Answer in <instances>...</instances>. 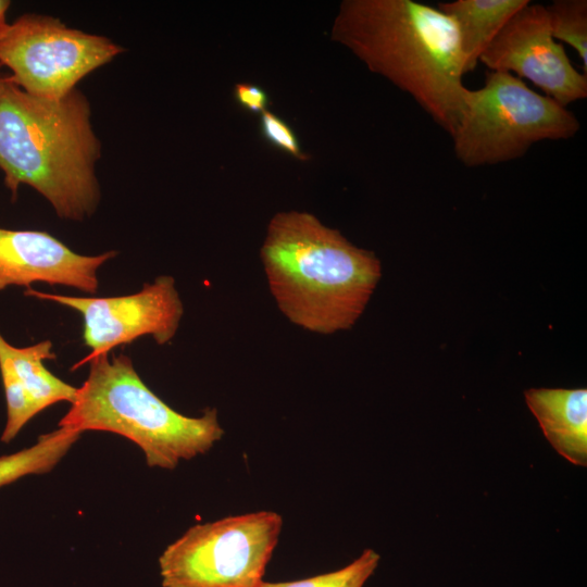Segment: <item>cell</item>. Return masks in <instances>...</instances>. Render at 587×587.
Returning <instances> with one entry per match:
<instances>
[{"instance_id":"obj_2","label":"cell","mask_w":587,"mask_h":587,"mask_svg":"<svg viewBox=\"0 0 587 587\" xmlns=\"http://www.w3.org/2000/svg\"><path fill=\"white\" fill-rule=\"evenodd\" d=\"M90 117L89 101L76 88L43 99L0 77V170L13 199L28 185L62 218L82 221L96 211L101 143Z\"/></svg>"},{"instance_id":"obj_7","label":"cell","mask_w":587,"mask_h":587,"mask_svg":"<svg viewBox=\"0 0 587 587\" xmlns=\"http://www.w3.org/2000/svg\"><path fill=\"white\" fill-rule=\"evenodd\" d=\"M124 49L111 39L70 28L60 20L27 13L8 24L0 35V65L25 92L61 99L86 75Z\"/></svg>"},{"instance_id":"obj_6","label":"cell","mask_w":587,"mask_h":587,"mask_svg":"<svg viewBox=\"0 0 587 587\" xmlns=\"http://www.w3.org/2000/svg\"><path fill=\"white\" fill-rule=\"evenodd\" d=\"M282 526L274 511L191 526L159 558L162 587H258Z\"/></svg>"},{"instance_id":"obj_15","label":"cell","mask_w":587,"mask_h":587,"mask_svg":"<svg viewBox=\"0 0 587 587\" xmlns=\"http://www.w3.org/2000/svg\"><path fill=\"white\" fill-rule=\"evenodd\" d=\"M546 11L552 37L577 52L587 75V1L554 0Z\"/></svg>"},{"instance_id":"obj_19","label":"cell","mask_w":587,"mask_h":587,"mask_svg":"<svg viewBox=\"0 0 587 587\" xmlns=\"http://www.w3.org/2000/svg\"><path fill=\"white\" fill-rule=\"evenodd\" d=\"M9 5H10L9 1L0 0V35L5 28V26L8 25V23L5 22V14L9 9Z\"/></svg>"},{"instance_id":"obj_12","label":"cell","mask_w":587,"mask_h":587,"mask_svg":"<svg viewBox=\"0 0 587 587\" xmlns=\"http://www.w3.org/2000/svg\"><path fill=\"white\" fill-rule=\"evenodd\" d=\"M528 409L554 450L578 466L587 465V389L530 388Z\"/></svg>"},{"instance_id":"obj_18","label":"cell","mask_w":587,"mask_h":587,"mask_svg":"<svg viewBox=\"0 0 587 587\" xmlns=\"http://www.w3.org/2000/svg\"><path fill=\"white\" fill-rule=\"evenodd\" d=\"M234 96L236 101L250 112L262 113L266 110L268 97L262 88L255 85L238 83L235 85Z\"/></svg>"},{"instance_id":"obj_16","label":"cell","mask_w":587,"mask_h":587,"mask_svg":"<svg viewBox=\"0 0 587 587\" xmlns=\"http://www.w3.org/2000/svg\"><path fill=\"white\" fill-rule=\"evenodd\" d=\"M380 555L365 549L350 564L329 573L291 582H261L258 587H363L378 566Z\"/></svg>"},{"instance_id":"obj_10","label":"cell","mask_w":587,"mask_h":587,"mask_svg":"<svg viewBox=\"0 0 587 587\" xmlns=\"http://www.w3.org/2000/svg\"><path fill=\"white\" fill-rule=\"evenodd\" d=\"M116 254L82 255L47 232L0 228V290L43 282L95 294L97 270Z\"/></svg>"},{"instance_id":"obj_14","label":"cell","mask_w":587,"mask_h":587,"mask_svg":"<svg viewBox=\"0 0 587 587\" xmlns=\"http://www.w3.org/2000/svg\"><path fill=\"white\" fill-rule=\"evenodd\" d=\"M80 433L66 427L41 435L29 448L0 457V487L32 474L50 472L68 452Z\"/></svg>"},{"instance_id":"obj_4","label":"cell","mask_w":587,"mask_h":587,"mask_svg":"<svg viewBox=\"0 0 587 587\" xmlns=\"http://www.w3.org/2000/svg\"><path fill=\"white\" fill-rule=\"evenodd\" d=\"M85 363L89 374L59 427L121 435L142 450L148 466L164 470L208 452L223 437L216 409L196 417L176 412L147 387L128 357L99 354L73 369Z\"/></svg>"},{"instance_id":"obj_8","label":"cell","mask_w":587,"mask_h":587,"mask_svg":"<svg viewBox=\"0 0 587 587\" xmlns=\"http://www.w3.org/2000/svg\"><path fill=\"white\" fill-rule=\"evenodd\" d=\"M26 296L54 301L83 316V339L90 353L83 360L109 353L114 347L150 335L159 345L176 334L183 303L172 276L162 275L136 294L120 297H71L27 289Z\"/></svg>"},{"instance_id":"obj_17","label":"cell","mask_w":587,"mask_h":587,"mask_svg":"<svg viewBox=\"0 0 587 587\" xmlns=\"http://www.w3.org/2000/svg\"><path fill=\"white\" fill-rule=\"evenodd\" d=\"M261 132L264 138L278 149L305 160L301 152L298 138L291 127L279 116L265 110L261 113Z\"/></svg>"},{"instance_id":"obj_9","label":"cell","mask_w":587,"mask_h":587,"mask_svg":"<svg viewBox=\"0 0 587 587\" xmlns=\"http://www.w3.org/2000/svg\"><path fill=\"white\" fill-rule=\"evenodd\" d=\"M491 72L526 78L563 107L587 98V75L571 63L551 35L546 5L530 1L520 9L482 54Z\"/></svg>"},{"instance_id":"obj_3","label":"cell","mask_w":587,"mask_h":587,"mask_svg":"<svg viewBox=\"0 0 587 587\" xmlns=\"http://www.w3.org/2000/svg\"><path fill=\"white\" fill-rule=\"evenodd\" d=\"M270 290L294 324L319 334L351 328L382 276L379 259L305 212H280L260 251Z\"/></svg>"},{"instance_id":"obj_5","label":"cell","mask_w":587,"mask_h":587,"mask_svg":"<svg viewBox=\"0 0 587 587\" xmlns=\"http://www.w3.org/2000/svg\"><path fill=\"white\" fill-rule=\"evenodd\" d=\"M579 128L566 107L514 75L490 71L482 87L466 89L451 137L457 159L476 167L516 160L533 145L572 138Z\"/></svg>"},{"instance_id":"obj_11","label":"cell","mask_w":587,"mask_h":587,"mask_svg":"<svg viewBox=\"0 0 587 587\" xmlns=\"http://www.w3.org/2000/svg\"><path fill=\"white\" fill-rule=\"evenodd\" d=\"M55 359L50 340L17 348L0 334V374L7 401L1 440L10 442L36 414L60 402H73L77 388L54 376L43 360Z\"/></svg>"},{"instance_id":"obj_1","label":"cell","mask_w":587,"mask_h":587,"mask_svg":"<svg viewBox=\"0 0 587 587\" xmlns=\"http://www.w3.org/2000/svg\"><path fill=\"white\" fill-rule=\"evenodd\" d=\"M333 37L453 134L467 88L451 16L413 0H348L340 5Z\"/></svg>"},{"instance_id":"obj_13","label":"cell","mask_w":587,"mask_h":587,"mask_svg":"<svg viewBox=\"0 0 587 587\" xmlns=\"http://www.w3.org/2000/svg\"><path fill=\"white\" fill-rule=\"evenodd\" d=\"M529 0H454L438 4L458 27L465 74L479 59L508 21Z\"/></svg>"}]
</instances>
